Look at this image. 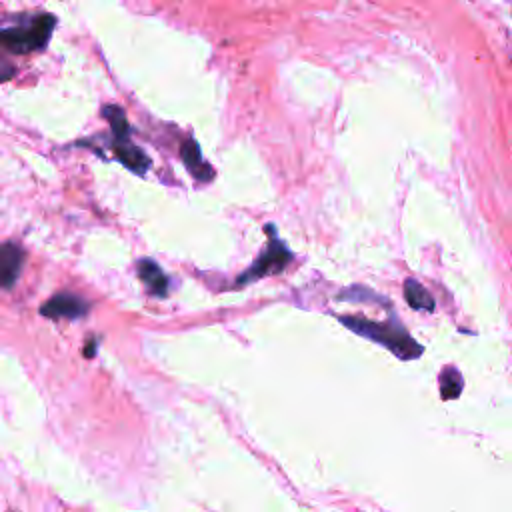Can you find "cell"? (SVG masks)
<instances>
[{"mask_svg":"<svg viewBox=\"0 0 512 512\" xmlns=\"http://www.w3.org/2000/svg\"><path fill=\"white\" fill-rule=\"evenodd\" d=\"M404 296L408 300V304L414 308V310H426V312H432L434 310V300L432 296L428 294V290L416 282V280H406L404 282Z\"/></svg>","mask_w":512,"mask_h":512,"instance_id":"obj_9","label":"cell"},{"mask_svg":"<svg viewBox=\"0 0 512 512\" xmlns=\"http://www.w3.org/2000/svg\"><path fill=\"white\" fill-rule=\"evenodd\" d=\"M462 392V376L454 366H446L440 374V394L444 400L458 398Z\"/></svg>","mask_w":512,"mask_h":512,"instance_id":"obj_10","label":"cell"},{"mask_svg":"<svg viewBox=\"0 0 512 512\" xmlns=\"http://www.w3.org/2000/svg\"><path fill=\"white\" fill-rule=\"evenodd\" d=\"M56 26V18L52 14L36 16L28 26L2 28L0 30V48L12 54H28L46 46Z\"/></svg>","mask_w":512,"mask_h":512,"instance_id":"obj_2","label":"cell"},{"mask_svg":"<svg viewBox=\"0 0 512 512\" xmlns=\"http://www.w3.org/2000/svg\"><path fill=\"white\" fill-rule=\"evenodd\" d=\"M116 156H118V160L124 164V166H128L132 172H136V174H144L148 168H150V160H148V156L138 148V146H134L128 138L126 140H116Z\"/></svg>","mask_w":512,"mask_h":512,"instance_id":"obj_7","label":"cell"},{"mask_svg":"<svg viewBox=\"0 0 512 512\" xmlns=\"http://www.w3.org/2000/svg\"><path fill=\"white\" fill-rule=\"evenodd\" d=\"M266 234L270 236L266 252L242 276H238L236 286L250 284V282L260 280L270 274H280L286 268V264L292 260V252L280 242V238L276 236V228L272 224L266 226Z\"/></svg>","mask_w":512,"mask_h":512,"instance_id":"obj_3","label":"cell"},{"mask_svg":"<svg viewBox=\"0 0 512 512\" xmlns=\"http://www.w3.org/2000/svg\"><path fill=\"white\" fill-rule=\"evenodd\" d=\"M24 254L14 244L0 246V288H10L20 274Z\"/></svg>","mask_w":512,"mask_h":512,"instance_id":"obj_5","label":"cell"},{"mask_svg":"<svg viewBox=\"0 0 512 512\" xmlns=\"http://www.w3.org/2000/svg\"><path fill=\"white\" fill-rule=\"evenodd\" d=\"M104 116L110 120V126H112V132H114L116 140H126L128 138V122H126L122 110L116 108V106H106Z\"/></svg>","mask_w":512,"mask_h":512,"instance_id":"obj_11","label":"cell"},{"mask_svg":"<svg viewBox=\"0 0 512 512\" xmlns=\"http://www.w3.org/2000/svg\"><path fill=\"white\" fill-rule=\"evenodd\" d=\"M182 158H184V164L186 168L192 172L194 178L198 180H210L214 170L202 160V154H200V148L194 140H186L184 146H182Z\"/></svg>","mask_w":512,"mask_h":512,"instance_id":"obj_8","label":"cell"},{"mask_svg":"<svg viewBox=\"0 0 512 512\" xmlns=\"http://www.w3.org/2000/svg\"><path fill=\"white\" fill-rule=\"evenodd\" d=\"M138 276L148 286V292L154 296H166L168 292V278L162 268L154 260H140L138 262Z\"/></svg>","mask_w":512,"mask_h":512,"instance_id":"obj_6","label":"cell"},{"mask_svg":"<svg viewBox=\"0 0 512 512\" xmlns=\"http://www.w3.org/2000/svg\"><path fill=\"white\" fill-rule=\"evenodd\" d=\"M88 312V304L72 294H58L42 306V314L50 318H68L76 320Z\"/></svg>","mask_w":512,"mask_h":512,"instance_id":"obj_4","label":"cell"},{"mask_svg":"<svg viewBox=\"0 0 512 512\" xmlns=\"http://www.w3.org/2000/svg\"><path fill=\"white\" fill-rule=\"evenodd\" d=\"M340 322L344 326H348L350 330L358 332L360 336L382 344L384 348H388L390 352H394L402 360H412V358H418L422 354V346L418 342H414L410 338V334L394 322L380 324V322L366 320V318H360V316H340Z\"/></svg>","mask_w":512,"mask_h":512,"instance_id":"obj_1","label":"cell"}]
</instances>
